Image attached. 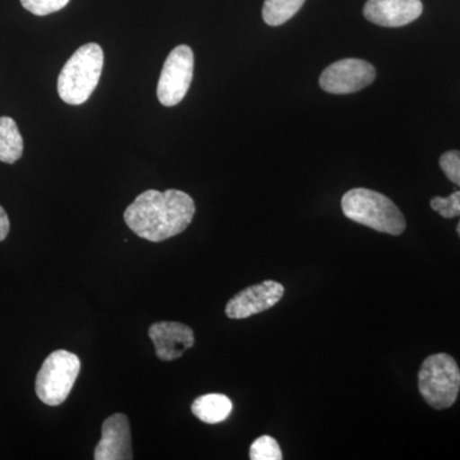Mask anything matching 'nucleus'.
I'll use <instances>...</instances> for the list:
<instances>
[{
    "mask_svg": "<svg viewBox=\"0 0 460 460\" xmlns=\"http://www.w3.org/2000/svg\"><path fill=\"white\" fill-rule=\"evenodd\" d=\"M195 213V202L183 190H148L127 208L124 222L138 237L162 242L189 228Z\"/></svg>",
    "mask_w": 460,
    "mask_h": 460,
    "instance_id": "nucleus-1",
    "label": "nucleus"
},
{
    "mask_svg": "<svg viewBox=\"0 0 460 460\" xmlns=\"http://www.w3.org/2000/svg\"><path fill=\"white\" fill-rule=\"evenodd\" d=\"M104 51L96 42L84 44L63 66L58 77V93L69 105H81L89 100L102 77Z\"/></svg>",
    "mask_w": 460,
    "mask_h": 460,
    "instance_id": "nucleus-2",
    "label": "nucleus"
},
{
    "mask_svg": "<svg viewBox=\"0 0 460 460\" xmlns=\"http://www.w3.org/2000/svg\"><path fill=\"white\" fill-rule=\"evenodd\" d=\"M341 210L348 219L386 234L401 235L407 226L398 206L376 190H348L341 199Z\"/></svg>",
    "mask_w": 460,
    "mask_h": 460,
    "instance_id": "nucleus-3",
    "label": "nucleus"
},
{
    "mask_svg": "<svg viewBox=\"0 0 460 460\" xmlns=\"http://www.w3.org/2000/svg\"><path fill=\"white\" fill-rule=\"evenodd\" d=\"M419 389L423 399L435 410L452 407L460 390V370L456 359L447 353L428 357L420 366Z\"/></svg>",
    "mask_w": 460,
    "mask_h": 460,
    "instance_id": "nucleus-4",
    "label": "nucleus"
},
{
    "mask_svg": "<svg viewBox=\"0 0 460 460\" xmlns=\"http://www.w3.org/2000/svg\"><path fill=\"white\" fill-rule=\"evenodd\" d=\"M80 370L81 361L75 354L65 349L50 353L36 377L38 398L51 407L62 404L71 394Z\"/></svg>",
    "mask_w": 460,
    "mask_h": 460,
    "instance_id": "nucleus-5",
    "label": "nucleus"
},
{
    "mask_svg": "<svg viewBox=\"0 0 460 460\" xmlns=\"http://www.w3.org/2000/svg\"><path fill=\"white\" fill-rule=\"evenodd\" d=\"M195 68V57L189 45H180L166 58L159 84L157 99L164 107H174L186 98Z\"/></svg>",
    "mask_w": 460,
    "mask_h": 460,
    "instance_id": "nucleus-6",
    "label": "nucleus"
},
{
    "mask_svg": "<svg viewBox=\"0 0 460 460\" xmlns=\"http://www.w3.org/2000/svg\"><path fill=\"white\" fill-rule=\"evenodd\" d=\"M376 78V69L362 59H343L332 63L321 74V89L329 93H353L370 86Z\"/></svg>",
    "mask_w": 460,
    "mask_h": 460,
    "instance_id": "nucleus-7",
    "label": "nucleus"
},
{
    "mask_svg": "<svg viewBox=\"0 0 460 460\" xmlns=\"http://www.w3.org/2000/svg\"><path fill=\"white\" fill-rule=\"evenodd\" d=\"M283 284L274 280H265L257 286L248 287L233 296L226 307L229 319L242 320L270 310L283 298Z\"/></svg>",
    "mask_w": 460,
    "mask_h": 460,
    "instance_id": "nucleus-8",
    "label": "nucleus"
},
{
    "mask_svg": "<svg viewBox=\"0 0 460 460\" xmlns=\"http://www.w3.org/2000/svg\"><path fill=\"white\" fill-rule=\"evenodd\" d=\"M148 337L155 345L157 358L171 362L180 358L195 344V334L190 326L172 321L155 323L148 329Z\"/></svg>",
    "mask_w": 460,
    "mask_h": 460,
    "instance_id": "nucleus-9",
    "label": "nucleus"
},
{
    "mask_svg": "<svg viewBox=\"0 0 460 460\" xmlns=\"http://www.w3.org/2000/svg\"><path fill=\"white\" fill-rule=\"evenodd\" d=\"M96 460L133 459L131 428L123 413H115L102 423V440L95 449Z\"/></svg>",
    "mask_w": 460,
    "mask_h": 460,
    "instance_id": "nucleus-10",
    "label": "nucleus"
},
{
    "mask_svg": "<svg viewBox=\"0 0 460 460\" xmlns=\"http://www.w3.org/2000/svg\"><path fill=\"white\" fill-rule=\"evenodd\" d=\"M420 0H367L363 8L366 20L383 27H402L422 14Z\"/></svg>",
    "mask_w": 460,
    "mask_h": 460,
    "instance_id": "nucleus-11",
    "label": "nucleus"
},
{
    "mask_svg": "<svg viewBox=\"0 0 460 460\" xmlns=\"http://www.w3.org/2000/svg\"><path fill=\"white\" fill-rule=\"evenodd\" d=\"M233 411V402L223 394L199 396L192 404V413L208 425L224 422Z\"/></svg>",
    "mask_w": 460,
    "mask_h": 460,
    "instance_id": "nucleus-12",
    "label": "nucleus"
},
{
    "mask_svg": "<svg viewBox=\"0 0 460 460\" xmlns=\"http://www.w3.org/2000/svg\"><path fill=\"white\" fill-rule=\"evenodd\" d=\"M23 154V140L17 123L9 117L0 118V162L13 164Z\"/></svg>",
    "mask_w": 460,
    "mask_h": 460,
    "instance_id": "nucleus-13",
    "label": "nucleus"
},
{
    "mask_svg": "<svg viewBox=\"0 0 460 460\" xmlns=\"http://www.w3.org/2000/svg\"><path fill=\"white\" fill-rule=\"evenodd\" d=\"M305 0H265L262 18L269 26H280L295 16Z\"/></svg>",
    "mask_w": 460,
    "mask_h": 460,
    "instance_id": "nucleus-14",
    "label": "nucleus"
},
{
    "mask_svg": "<svg viewBox=\"0 0 460 460\" xmlns=\"http://www.w3.org/2000/svg\"><path fill=\"white\" fill-rule=\"evenodd\" d=\"M250 458L252 460L283 459L279 444L271 436L263 435L251 445Z\"/></svg>",
    "mask_w": 460,
    "mask_h": 460,
    "instance_id": "nucleus-15",
    "label": "nucleus"
},
{
    "mask_svg": "<svg viewBox=\"0 0 460 460\" xmlns=\"http://www.w3.org/2000/svg\"><path fill=\"white\" fill-rule=\"evenodd\" d=\"M431 208L445 219L460 217V190H456L449 198L432 199Z\"/></svg>",
    "mask_w": 460,
    "mask_h": 460,
    "instance_id": "nucleus-16",
    "label": "nucleus"
},
{
    "mask_svg": "<svg viewBox=\"0 0 460 460\" xmlns=\"http://www.w3.org/2000/svg\"><path fill=\"white\" fill-rule=\"evenodd\" d=\"M21 3L30 13L36 16H48L65 8L69 0H21Z\"/></svg>",
    "mask_w": 460,
    "mask_h": 460,
    "instance_id": "nucleus-17",
    "label": "nucleus"
},
{
    "mask_svg": "<svg viewBox=\"0 0 460 460\" xmlns=\"http://www.w3.org/2000/svg\"><path fill=\"white\" fill-rule=\"evenodd\" d=\"M440 168L447 180L460 187V151H447L440 157Z\"/></svg>",
    "mask_w": 460,
    "mask_h": 460,
    "instance_id": "nucleus-18",
    "label": "nucleus"
},
{
    "mask_svg": "<svg viewBox=\"0 0 460 460\" xmlns=\"http://www.w3.org/2000/svg\"><path fill=\"white\" fill-rule=\"evenodd\" d=\"M9 228H11V224H9L8 215L4 208L0 206V242L7 238Z\"/></svg>",
    "mask_w": 460,
    "mask_h": 460,
    "instance_id": "nucleus-19",
    "label": "nucleus"
},
{
    "mask_svg": "<svg viewBox=\"0 0 460 460\" xmlns=\"http://www.w3.org/2000/svg\"><path fill=\"white\" fill-rule=\"evenodd\" d=\"M456 232H458L459 237H460V220L458 223V226H456Z\"/></svg>",
    "mask_w": 460,
    "mask_h": 460,
    "instance_id": "nucleus-20",
    "label": "nucleus"
}]
</instances>
